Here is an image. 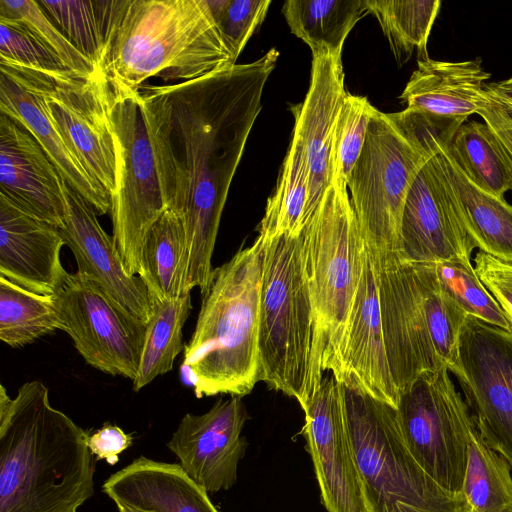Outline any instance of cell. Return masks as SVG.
<instances>
[{
    "instance_id": "38",
    "label": "cell",
    "mask_w": 512,
    "mask_h": 512,
    "mask_svg": "<svg viewBox=\"0 0 512 512\" xmlns=\"http://www.w3.org/2000/svg\"><path fill=\"white\" fill-rule=\"evenodd\" d=\"M0 16L21 21L66 68L81 78L88 79L98 72L96 65L61 32L38 1L0 0Z\"/></svg>"
},
{
    "instance_id": "32",
    "label": "cell",
    "mask_w": 512,
    "mask_h": 512,
    "mask_svg": "<svg viewBox=\"0 0 512 512\" xmlns=\"http://www.w3.org/2000/svg\"><path fill=\"white\" fill-rule=\"evenodd\" d=\"M446 149L466 177L480 189L500 198L512 190V172L486 123L465 122Z\"/></svg>"
},
{
    "instance_id": "27",
    "label": "cell",
    "mask_w": 512,
    "mask_h": 512,
    "mask_svg": "<svg viewBox=\"0 0 512 512\" xmlns=\"http://www.w3.org/2000/svg\"><path fill=\"white\" fill-rule=\"evenodd\" d=\"M138 276L151 299L173 300L190 294L189 249L182 219L167 209L149 231Z\"/></svg>"
},
{
    "instance_id": "21",
    "label": "cell",
    "mask_w": 512,
    "mask_h": 512,
    "mask_svg": "<svg viewBox=\"0 0 512 512\" xmlns=\"http://www.w3.org/2000/svg\"><path fill=\"white\" fill-rule=\"evenodd\" d=\"M63 183L29 130L0 113V194L25 212L62 228L68 212Z\"/></svg>"
},
{
    "instance_id": "40",
    "label": "cell",
    "mask_w": 512,
    "mask_h": 512,
    "mask_svg": "<svg viewBox=\"0 0 512 512\" xmlns=\"http://www.w3.org/2000/svg\"><path fill=\"white\" fill-rule=\"evenodd\" d=\"M221 37L236 62L255 29L263 22L270 0H207Z\"/></svg>"
},
{
    "instance_id": "15",
    "label": "cell",
    "mask_w": 512,
    "mask_h": 512,
    "mask_svg": "<svg viewBox=\"0 0 512 512\" xmlns=\"http://www.w3.org/2000/svg\"><path fill=\"white\" fill-rule=\"evenodd\" d=\"M364 240V239H363ZM341 384L397 408L399 392L384 342L376 273L365 242L359 279L340 338L322 365Z\"/></svg>"
},
{
    "instance_id": "3",
    "label": "cell",
    "mask_w": 512,
    "mask_h": 512,
    "mask_svg": "<svg viewBox=\"0 0 512 512\" xmlns=\"http://www.w3.org/2000/svg\"><path fill=\"white\" fill-rule=\"evenodd\" d=\"M235 64L207 0H126L101 72L131 93L151 77L179 83Z\"/></svg>"
},
{
    "instance_id": "41",
    "label": "cell",
    "mask_w": 512,
    "mask_h": 512,
    "mask_svg": "<svg viewBox=\"0 0 512 512\" xmlns=\"http://www.w3.org/2000/svg\"><path fill=\"white\" fill-rule=\"evenodd\" d=\"M473 261L476 274L512 327V262L500 260L482 251L475 255Z\"/></svg>"
},
{
    "instance_id": "14",
    "label": "cell",
    "mask_w": 512,
    "mask_h": 512,
    "mask_svg": "<svg viewBox=\"0 0 512 512\" xmlns=\"http://www.w3.org/2000/svg\"><path fill=\"white\" fill-rule=\"evenodd\" d=\"M43 86L49 115L60 134L110 196L115 189L116 151L107 78L101 71L88 79L70 70L43 73Z\"/></svg>"
},
{
    "instance_id": "10",
    "label": "cell",
    "mask_w": 512,
    "mask_h": 512,
    "mask_svg": "<svg viewBox=\"0 0 512 512\" xmlns=\"http://www.w3.org/2000/svg\"><path fill=\"white\" fill-rule=\"evenodd\" d=\"M110 118L116 151L112 238L127 272L138 276L144 241L167 206L138 91L112 90Z\"/></svg>"
},
{
    "instance_id": "13",
    "label": "cell",
    "mask_w": 512,
    "mask_h": 512,
    "mask_svg": "<svg viewBox=\"0 0 512 512\" xmlns=\"http://www.w3.org/2000/svg\"><path fill=\"white\" fill-rule=\"evenodd\" d=\"M63 331L87 364L134 380L146 324L122 310L97 284L76 271L54 295Z\"/></svg>"
},
{
    "instance_id": "5",
    "label": "cell",
    "mask_w": 512,
    "mask_h": 512,
    "mask_svg": "<svg viewBox=\"0 0 512 512\" xmlns=\"http://www.w3.org/2000/svg\"><path fill=\"white\" fill-rule=\"evenodd\" d=\"M370 254L388 364L400 395L421 375L454 368L468 317L445 294L427 263Z\"/></svg>"
},
{
    "instance_id": "22",
    "label": "cell",
    "mask_w": 512,
    "mask_h": 512,
    "mask_svg": "<svg viewBox=\"0 0 512 512\" xmlns=\"http://www.w3.org/2000/svg\"><path fill=\"white\" fill-rule=\"evenodd\" d=\"M64 245L57 226L0 194V277L27 291L54 296L69 274L60 260Z\"/></svg>"
},
{
    "instance_id": "19",
    "label": "cell",
    "mask_w": 512,
    "mask_h": 512,
    "mask_svg": "<svg viewBox=\"0 0 512 512\" xmlns=\"http://www.w3.org/2000/svg\"><path fill=\"white\" fill-rule=\"evenodd\" d=\"M63 188L68 212L66 223L59 230L74 254L77 271L97 284L128 315L147 324L152 300L144 282L127 272L113 238L100 225L92 205L65 181Z\"/></svg>"
},
{
    "instance_id": "1",
    "label": "cell",
    "mask_w": 512,
    "mask_h": 512,
    "mask_svg": "<svg viewBox=\"0 0 512 512\" xmlns=\"http://www.w3.org/2000/svg\"><path fill=\"white\" fill-rule=\"evenodd\" d=\"M279 52L202 77L138 90L167 209L185 227L188 285L208 290L228 191Z\"/></svg>"
},
{
    "instance_id": "24",
    "label": "cell",
    "mask_w": 512,
    "mask_h": 512,
    "mask_svg": "<svg viewBox=\"0 0 512 512\" xmlns=\"http://www.w3.org/2000/svg\"><path fill=\"white\" fill-rule=\"evenodd\" d=\"M400 100L406 108L465 123L494 103L486 91L491 74L480 58L448 62L418 60Z\"/></svg>"
},
{
    "instance_id": "18",
    "label": "cell",
    "mask_w": 512,
    "mask_h": 512,
    "mask_svg": "<svg viewBox=\"0 0 512 512\" xmlns=\"http://www.w3.org/2000/svg\"><path fill=\"white\" fill-rule=\"evenodd\" d=\"M247 419L242 397L220 398L204 414H185L167 447L207 492L227 490L235 484L245 454L247 443L241 432Z\"/></svg>"
},
{
    "instance_id": "17",
    "label": "cell",
    "mask_w": 512,
    "mask_h": 512,
    "mask_svg": "<svg viewBox=\"0 0 512 512\" xmlns=\"http://www.w3.org/2000/svg\"><path fill=\"white\" fill-rule=\"evenodd\" d=\"M303 435L328 512H368L347 430L342 384L325 372L302 408Z\"/></svg>"
},
{
    "instance_id": "34",
    "label": "cell",
    "mask_w": 512,
    "mask_h": 512,
    "mask_svg": "<svg viewBox=\"0 0 512 512\" xmlns=\"http://www.w3.org/2000/svg\"><path fill=\"white\" fill-rule=\"evenodd\" d=\"M63 331L54 296L33 293L0 277V340L13 348Z\"/></svg>"
},
{
    "instance_id": "44",
    "label": "cell",
    "mask_w": 512,
    "mask_h": 512,
    "mask_svg": "<svg viewBox=\"0 0 512 512\" xmlns=\"http://www.w3.org/2000/svg\"><path fill=\"white\" fill-rule=\"evenodd\" d=\"M486 91L494 100L512 116V86L501 82L487 83Z\"/></svg>"
},
{
    "instance_id": "45",
    "label": "cell",
    "mask_w": 512,
    "mask_h": 512,
    "mask_svg": "<svg viewBox=\"0 0 512 512\" xmlns=\"http://www.w3.org/2000/svg\"><path fill=\"white\" fill-rule=\"evenodd\" d=\"M116 506L119 512H156L155 510L143 509L121 503L116 504Z\"/></svg>"
},
{
    "instance_id": "9",
    "label": "cell",
    "mask_w": 512,
    "mask_h": 512,
    "mask_svg": "<svg viewBox=\"0 0 512 512\" xmlns=\"http://www.w3.org/2000/svg\"><path fill=\"white\" fill-rule=\"evenodd\" d=\"M430 155L390 118L375 111L348 179L350 202L365 245L374 256L398 255L409 189Z\"/></svg>"
},
{
    "instance_id": "43",
    "label": "cell",
    "mask_w": 512,
    "mask_h": 512,
    "mask_svg": "<svg viewBox=\"0 0 512 512\" xmlns=\"http://www.w3.org/2000/svg\"><path fill=\"white\" fill-rule=\"evenodd\" d=\"M479 115L493 133L512 172V116L495 102L482 110Z\"/></svg>"
},
{
    "instance_id": "4",
    "label": "cell",
    "mask_w": 512,
    "mask_h": 512,
    "mask_svg": "<svg viewBox=\"0 0 512 512\" xmlns=\"http://www.w3.org/2000/svg\"><path fill=\"white\" fill-rule=\"evenodd\" d=\"M264 244L248 247L213 271L181 372L197 398L243 397L259 381V310Z\"/></svg>"
},
{
    "instance_id": "33",
    "label": "cell",
    "mask_w": 512,
    "mask_h": 512,
    "mask_svg": "<svg viewBox=\"0 0 512 512\" xmlns=\"http://www.w3.org/2000/svg\"><path fill=\"white\" fill-rule=\"evenodd\" d=\"M368 11L378 20L399 64L414 52L428 59L427 42L440 11L439 0H366Z\"/></svg>"
},
{
    "instance_id": "23",
    "label": "cell",
    "mask_w": 512,
    "mask_h": 512,
    "mask_svg": "<svg viewBox=\"0 0 512 512\" xmlns=\"http://www.w3.org/2000/svg\"><path fill=\"white\" fill-rule=\"evenodd\" d=\"M347 93L341 55H312L308 92L304 101L292 108L295 117L293 135L303 145L309 172L305 226L330 186L333 129Z\"/></svg>"
},
{
    "instance_id": "8",
    "label": "cell",
    "mask_w": 512,
    "mask_h": 512,
    "mask_svg": "<svg viewBox=\"0 0 512 512\" xmlns=\"http://www.w3.org/2000/svg\"><path fill=\"white\" fill-rule=\"evenodd\" d=\"M302 237L315 327L314 368L321 382L323 362L336 346L351 308L364 244L345 182L330 184Z\"/></svg>"
},
{
    "instance_id": "20",
    "label": "cell",
    "mask_w": 512,
    "mask_h": 512,
    "mask_svg": "<svg viewBox=\"0 0 512 512\" xmlns=\"http://www.w3.org/2000/svg\"><path fill=\"white\" fill-rule=\"evenodd\" d=\"M0 113L29 130L62 179L91 204L97 214L110 211L109 194L86 171L49 115L43 73L0 64Z\"/></svg>"
},
{
    "instance_id": "6",
    "label": "cell",
    "mask_w": 512,
    "mask_h": 512,
    "mask_svg": "<svg viewBox=\"0 0 512 512\" xmlns=\"http://www.w3.org/2000/svg\"><path fill=\"white\" fill-rule=\"evenodd\" d=\"M262 240L259 381L296 399L303 408L320 384L314 368L315 327L303 237L301 233Z\"/></svg>"
},
{
    "instance_id": "46",
    "label": "cell",
    "mask_w": 512,
    "mask_h": 512,
    "mask_svg": "<svg viewBox=\"0 0 512 512\" xmlns=\"http://www.w3.org/2000/svg\"><path fill=\"white\" fill-rule=\"evenodd\" d=\"M503 82H504L505 84H507V85H511V86H512V77H510V78H508V79L504 80Z\"/></svg>"
},
{
    "instance_id": "39",
    "label": "cell",
    "mask_w": 512,
    "mask_h": 512,
    "mask_svg": "<svg viewBox=\"0 0 512 512\" xmlns=\"http://www.w3.org/2000/svg\"><path fill=\"white\" fill-rule=\"evenodd\" d=\"M0 64L44 74L69 70L21 21L0 16Z\"/></svg>"
},
{
    "instance_id": "25",
    "label": "cell",
    "mask_w": 512,
    "mask_h": 512,
    "mask_svg": "<svg viewBox=\"0 0 512 512\" xmlns=\"http://www.w3.org/2000/svg\"><path fill=\"white\" fill-rule=\"evenodd\" d=\"M102 491L115 504H126L156 512H219L208 492L176 463L144 456L112 474Z\"/></svg>"
},
{
    "instance_id": "30",
    "label": "cell",
    "mask_w": 512,
    "mask_h": 512,
    "mask_svg": "<svg viewBox=\"0 0 512 512\" xmlns=\"http://www.w3.org/2000/svg\"><path fill=\"white\" fill-rule=\"evenodd\" d=\"M309 200V172L301 141L292 140L283 161L276 189L268 198L259 223L258 235L264 240L287 235L299 236L306 224Z\"/></svg>"
},
{
    "instance_id": "29",
    "label": "cell",
    "mask_w": 512,
    "mask_h": 512,
    "mask_svg": "<svg viewBox=\"0 0 512 512\" xmlns=\"http://www.w3.org/2000/svg\"><path fill=\"white\" fill-rule=\"evenodd\" d=\"M38 2L61 32L101 71L111 31L126 0Z\"/></svg>"
},
{
    "instance_id": "35",
    "label": "cell",
    "mask_w": 512,
    "mask_h": 512,
    "mask_svg": "<svg viewBox=\"0 0 512 512\" xmlns=\"http://www.w3.org/2000/svg\"><path fill=\"white\" fill-rule=\"evenodd\" d=\"M511 466L476 429L468 448L462 492L472 512H512Z\"/></svg>"
},
{
    "instance_id": "7",
    "label": "cell",
    "mask_w": 512,
    "mask_h": 512,
    "mask_svg": "<svg viewBox=\"0 0 512 512\" xmlns=\"http://www.w3.org/2000/svg\"><path fill=\"white\" fill-rule=\"evenodd\" d=\"M345 420L368 512H472L409 451L396 408L342 384Z\"/></svg>"
},
{
    "instance_id": "37",
    "label": "cell",
    "mask_w": 512,
    "mask_h": 512,
    "mask_svg": "<svg viewBox=\"0 0 512 512\" xmlns=\"http://www.w3.org/2000/svg\"><path fill=\"white\" fill-rule=\"evenodd\" d=\"M376 110L366 97L346 94L333 129L330 184L347 182L361 154L368 126Z\"/></svg>"
},
{
    "instance_id": "11",
    "label": "cell",
    "mask_w": 512,
    "mask_h": 512,
    "mask_svg": "<svg viewBox=\"0 0 512 512\" xmlns=\"http://www.w3.org/2000/svg\"><path fill=\"white\" fill-rule=\"evenodd\" d=\"M396 413L402 437L419 465L442 488L462 492L477 427L450 371L421 375L401 392Z\"/></svg>"
},
{
    "instance_id": "12",
    "label": "cell",
    "mask_w": 512,
    "mask_h": 512,
    "mask_svg": "<svg viewBox=\"0 0 512 512\" xmlns=\"http://www.w3.org/2000/svg\"><path fill=\"white\" fill-rule=\"evenodd\" d=\"M450 373L482 440L512 468V332L468 317Z\"/></svg>"
},
{
    "instance_id": "31",
    "label": "cell",
    "mask_w": 512,
    "mask_h": 512,
    "mask_svg": "<svg viewBox=\"0 0 512 512\" xmlns=\"http://www.w3.org/2000/svg\"><path fill=\"white\" fill-rule=\"evenodd\" d=\"M151 300L152 313L133 380L136 392L172 370L176 357L184 351L182 329L192 309L191 294L173 300Z\"/></svg>"
},
{
    "instance_id": "28",
    "label": "cell",
    "mask_w": 512,
    "mask_h": 512,
    "mask_svg": "<svg viewBox=\"0 0 512 512\" xmlns=\"http://www.w3.org/2000/svg\"><path fill=\"white\" fill-rule=\"evenodd\" d=\"M282 12L291 32L312 55H341L352 28L369 13L366 0H287Z\"/></svg>"
},
{
    "instance_id": "16",
    "label": "cell",
    "mask_w": 512,
    "mask_h": 512,
    "mask_svg": "<svg viewBox=\"0 0 512 512\" xmlns=\"http://www.w3.org/2000/svg\"><path fill=\"white\" fill-rule=\"evenodd\" d=\"M475 248L439 154L434 155L422 165L409 189L397 257L411 263L471 261Z\"/></svg>"
},
{
    "instance_id": "26",
    "label": "cell",
    "mask_w": 512,
    "mask_h": 512,
    "mask_svg": "<svg viewBox=\"0 0 512 512\" xmlns=\"http://www.w3.org/2000/svg\"><path fill=\"white\" fill-rule=\"evenodd\" d=\"M465 228L476 248L512 262V205L471 182L448 153H438Z\"/></svg>"
},
{
    "instance_id": "42",
    "label": "cell",
    "mask_w": 512,
    "mask_h": 512,
    "mask_svg": "<svg viewBox=\"0 0 512 512\" xmlns=\"http://www.w3.org/2000/svg\"><path fill=\"white\" fill-rule=\"evenodd\" d=\"M132 436L120 427L105 424L88 437V447L98 460H106L109 465L119 461L118 455L132 445Z\"/></svg>"
},
{
    "instance_id": "36",
    "label": "cell",
    "mask_w": 512,
    "mask_h": 512,
    "mask_svg": "<svg viewBox=\"0 0 512 512\" xmlns=\"http://www.w3.org/2000/svg\"><path fill=\"white\" fill-rule=\"evenodd\" d=\"M445 294L467 315L512 332L500 306L484 286L471 261L427 263Z\"/></svg>"
},
{
    "instance_id": "2",
    "label": "cell",
    "mask_w": 512,
    "mask_h": 512,
    "mask_svg": "<svg viewBox=\"0 0 512 512\" xmlns=\"http://www.w3.org/2000/svg\"><path fill=\"white\" fill-rule=\"evenodd\" d=\"M89 434L39 380L0 386V512H78L94 493Z\"/></svg>"
}]
</instances>
